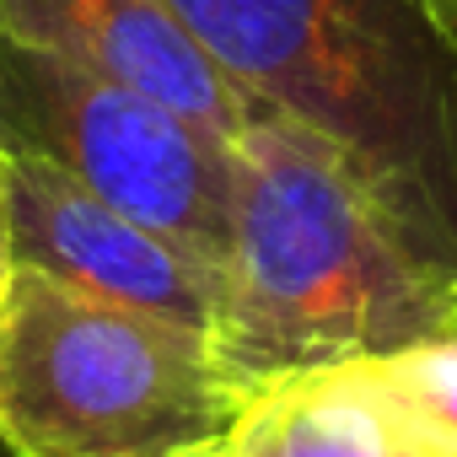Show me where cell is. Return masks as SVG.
Returning <instances> with one entry per match:
<instances>
[{
    "mask_svg": "<svg viewBox=\"0 0 457 457\" xmlns=\"http://www.w3.org/2000/svg\"><path fill=\"white\" fill-rule=\"evenodd\" d=\"M0 33L156 97L220 145L264 113L162 0H0Z\"/></svg>",
    "mask_w": 457,
    "mask_h": 457,
    "instance_id": "cell-6",
    "label": "cell"
},
{
    "mask_svg": "<svg viewBox=\"0 0 457 457\" xmlns=\"http://www.w3.org/2000/svg\"><path fill=\"white\" fill-rule=\"evenodd\" d=\"M12 172V264H33L76 291L140 307L210 339L220 312V270L194 248L129 220L87 194L71 172L6 140Z\"/></svg>",
    "mask_w": 457,
    "mask_h": 457,
    "instance_id": "cell-5",
    "label": "cell"
},
{
    "mask_svg": "<svg viewBox=\"0 0 457 457\" xmlns=\"http://www.w3.org/2000/svg\"><path fill=\"white\" fill-rule=\"evenodd\" d=\"M0 140L38 151L103 204L220 270L232 237V151L156 97L0 33Z\"/></svg>",
    "mask_w": 457,
    "mask_h": 457,
    "instance_id": "cell-4",
    "label": "cell"
},
{
    "mask_svg": "<svg viewBox=\"0 0 457 457\" xmlns=\"http://www.w3.org/2000/svg\"><path fill=\"white\" fill-rule=\"evenodd\" d=\"M204 457H220V446H215V452H204Z\"/></svg>",
    "mask_w": 457,
    "mask_h": 457,
    "instance_id": "cell-11",
    "label": "cell"
},
{
    "mask_svg": "<svg viewBox=\"0 0 457 457\" xmlns=\"http://www.w3.org/2000/svg\"><path fill=\"white\" fill-rule=\"evenodd\" d=\"M12 275V172H6V140H0V291Z\"/></svg>",
    "mask_w": 457,
    "mask_h": 457,
    "instance_id": "cell-9",
    "label": "cell"
},
{
    "mask_svg": "<svg viewBox=\"0 0 457 457\" xmlns=\"http://www.w3.org/2000/svg\"><path fill=\"white\" fill-rule=\"evenodd\" d=\"M382 361H387V371L403 382V393H409L441 430L457 436V334L409 345V350L382 355Z\"/></svg>",
    "mask_w": 457,
    "mask_h": 457,
    "instance_id": "cell-8",
    "label": "cell"
},
{
    "mask_svg": "<svg viewBox=\"0 0 457 457\" xmlns=\"http://www.w3.org/2000/svg\"><path fill=\"white\" fill-rule=\"evenodd\" d=\"M259 108L328 140L457 286V44L420 0H162Z\"/></svg>",
    "mask_w": 457,
    "mask_h": 457,
    "instance_id": "cell-2",
    "label": "cell"
},
{
    "mask_svg": "<svg viewBox=\"0 0 457 457\" xmlns=\"http://www.w3.org/2000/svg\"><path fill=\"white\" fill-rule=\"evenodd\" d=\"M248 393L204 334L12 264L0 291V446L12 457H204Z\"/></svg>",
    "mask_w": 457,
    "mask_h": 457,
    "instance_id": "cell-3",
    "label": "cell"
},
{
    "mask_svg": "<svg viewBox=\"0 0 457 457\" xmlns=\"http://www.w3.org/2000/svg\"><path fill=\"white\" fill-rule=\"evenodd\" d=\"M420 12H425V17H430L452 44H457V0H420Z\"/></svg>",
    "mask_w": 457,
    "mask_h": 457,
    "instance_id": "cell-10",
    "label": "cell"
},
{
    "mask_svg": "<svg viewBox=\"0 0 457 457\" xmlns=\"http://www.w3.org/2000/svg\"><path fill=\"white\" fill-rule=\"evenodd\" d=\"M220 457H457V436L441 430L377 355L259 382Z\"/></svg>",
    "mask_w": 457,
    "mask_h": 457,
    "instance_id": "cell-7",
    "label": "cell"
},
{
    "mask_svg": "<svg viewBox=\"0 0 457 457\" xmlns=\"http://www.w3.org/2000/svg\"><path fill=\"white\" fill-rule=\"evenodd\" d=\"M226 151L232 237L210 350L243 387L457 328V286L420 264L328 140L264 108Z\"/></svg>",
    "mask_w": 457,
    "mask_h": 457,
    "instance_id": "cell-1",
    "label": "cell"
},
{
    "mask_svg": "<svg viewBox=\"0 0 457 457\" xmlns=\"http://www.w3.org/2000/svg\"><path fill=\"white\" fill-rule=\"evenodd\" d=\"M452 334H457V328H452Z\"/></svg>",
    "mask_w": 457,
    "mask_h": 457,
    "instance_id": "cell-12",
    "label": "cell"
}]
</instances>
